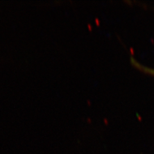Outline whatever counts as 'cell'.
I'll list each match as a JSON object with an SVG mask.
<instances>
[{
    "label": "cell",
    "instance_id": "obj_1",
    "mask_svg": "<svg viewBox=\"0 0 154 154\" xmlns=\"http://www.w3.org/2000/svg\"><path fill=\"white\" fill-rule=\"evenodd\" d=\"M130 61H131V63L132 65V66L134 67L135 68H136L139 71H141L142 73L154 76V69L153 68L148 67L146 66L143 65L141 63H139V62L132 56L130 58Z\"/></svg>",
    "mask_w": 154,
    "mask_h": 154
}]
</instances>
